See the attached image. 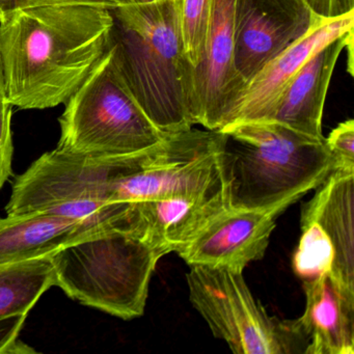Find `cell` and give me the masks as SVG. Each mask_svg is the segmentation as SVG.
Here are the masks:
<instances>
[{"label": "cell", "mask_w": 354, "mask_h": 354, "mask_svg": "<svg viewBox=\"0 0 354 354\" xmlns=\"http://www.w3.org/2000/svg\"><path fill=\"white\" fill-rule=\"evenodd\" d=\"M28 314L0 317V354L37 353L19 339Z\"/></svg>", "instance_id": "22"}, {"label": "cell", "mask_w": 354, "mask_h": 354, "mask_svg": "<svg viewBox=\"0 0 354 354\" xmlns=\"http://www.w3.org/2000/svg\"><path fill=\"white\" fill-rule=\"evenodd\" d=\"M354 171L333 169L304 204L299 243L292 258L298 277L329 274L354 290Z\"/></svg>", "instance_id": "9"}, {"label": "cell", "mask_w": 354, "mask_h": 354, "mask_svg": "<svg viewBox=\"0 0 354 354\" xmlns=\"http://www.w3.org/2000/svg\"><path fill=\"white\" fill-rule=\"evenodd\" d=\"M123 213L94 219L43 212L0 217V265L50 256L66 244L119 218Z\"/></svg>", "instance_id": "17"}, {"label": "cell", "mask_w": 354, "mask_h": 354, "mask_svg": "<svg viewBox=\"0 0 354 354\" xmlns=\"http://www.w3.org/2000/svg\"><path fill=\"white\" fill-rule=\"evenodd\" d=\"M306 310L296 319L304 354H354V290L321 274L304 281Z\"/></svg>", "instance_id": "15"}, {"label": "cell", "mask_w": 354, "mask_h": 354, "mask_svg": "<svg viewBox=\"0 0 354 354\" xmlns=\"http://www.w3.org/2000/svg\"><path fill=\"white\" fill-rule=\"evenodd\" d=\"M225 136L223 165L230 207L266 209L299 200L337 169L324 140L277 122H244Z\"/></svg>", "instance_id": "3"}, {"label": "cell", "mask_w": 354, "mask_h": 354, "mask_svg": "<svg viewBox=\"0 0 354 354\" xmlns=\"http://www.w3.org/2000/svg\"><path fill=\"white\" fill-rule=\"evenodd\" d=\"M342 15L354 13V0H335Z\"/></svg>", "instance_id": "24"}, {"label": "cell", "mask_w": 354, "mask_h": 354, "mask_svg": "<svg viewBox=\"0 0 354 354\" xmlns=\"http://www.w3.org/2000/svg\"><path fill=\"white\" fill-rule=\"evenodd\" d=\"M147 1H152V0H111V3L115 6L128 5V3H147Z\"/></svg>", "instance_id": "26"}, {"label": "cell", "mask_w": 354, "mask_h": 354, "mask_svg": "<svg viewBox=\"0 0 354 354\" xmlns=\"http://www.w3.org/2000/svg\"><path fill=\"white\" fill-rule=\"evenodd\" d=\"M235 0H212L204 53L192 76L194 125L219 130L240 88L234 67Z\"/></svg>", "instance_id": "12"}, {"label": "cell", "mask_w": 354, "mask_h": 354, "mask_svg": "<svg viewBox=\"0 0 354 354\" xmlns=\"http://www.w3.org/2000/svg\"><path fill=\"white\" fill-rule=\"evenodd\" d=\"M57 3H94V5L115 7L111 0H0V17L3 14L12 13L19 10L57 5Z\"/></svg>", "instance_id": "23"}, {"label": "cell", "mask_w": 354, "mask_h": 354, "mask_svg": "<svg viewBox=\"0 0 354 354\" xmlns=\"http://www.w3.org/2000/svg\"><path fill=\"white\" fill-rule=\"evenodd\" d=\"M354 13L326 18L269 62L244 86L221 129L244 122H269L286 88L304 64L319 49L353 30ZM219 129V130H221Z\"/></svg>", "instance_id": "13"}, {"label": "cell", "mask_w": 354, "mask_h": 354, "mask_svg": "<svg viewBox=\"0 0 354 354\" xmlns=\"http://www.w3.org/2000/svg\"><path fill=\"white\" fill-rule=\"evenodd\" d=\"M144 152L96 157L55 148L16 178L6 212H43L82 219L121 214L128 203H109L113 187L120 178L138 167Z\"/></svg>", "instance_id": "6"}, {"label": "cell", "mask_w": 354, "mask_h": 354, "mask_svg": "<svg viewBox=\"0 0 354 354\" xmlns=\"http://www.w3.org/2000/svg\"><path fill=\"white\" fill-rule=\"evenodd\" d=\"M65 104L57 147L64 152L127 156L153 148L167 136L138 104L111 46Z\"/></svg>", "instance_id": "5"}, {"label": "cell", "mask_w": 354, "mask_h": 354, "mask_svg": "<svg viewBox=\"0 0 354 354\" xmlns=\"http://www.w3.org/2000/svg\"><path fill=\"white\" fill-rule=\"evenodd\" d=\"M225 136L192 127L145 151L138 167L115 182L111 204L215 194L227 189Z\"/></svg>", "instance_id": "8"}, {"label": "cell", "mask_w": 354, "mask_h": 354, "mask_svg": "<svg viewBox=\"0 0 354 354\" xmlns=\"http://www.w3.org/2000/svg\"><path fill=\"white\" fill-rule=\"evenodd\" d=\"M296 198L266 209L227 210L212 219L177 252L188 266L229 267L243 271L265 256L277 221Z\"/></svg>", "instance_id": "11"}, {"label": "cell", "mask_w": 354, "mask_h": 354, "mask_svg": "<svg viewBox=\"0 0 354 354\" xmlns=\"http://www.w3.org/2000/svg\"><path fill=\"white\" fill-rule=\"evenodd\" d=\"M13 106L7 101L0 104V189L12 176L14 145L12 133Z\"/></svg>", "instance_id": "21"}, {"label": "cell", "mask_w": 354, "mask_h": 354, "mask_svg": "<svg viewBox=\"0 0 354 354\" xmlns=\"http://www.w3.org/2000/svg\"><path fill=\"white\" fill-rule=\"evenodd\" d=\"M111 7L57 3L0 17L6 101L20 109L65 104L111 46Z\"/></svg>", "instance_id": "1"}, {"label": "cell", "mask_w": 354, "mask_h": 354, "mask_svg": "<svg viewBox=\"0 0 354 354\" xmlns=\"http://www.w3.org/2000/svg\"><path fill=\"white\" fill-rule=\"evenodd\" d=\"M111 47L138 104L165 133L194 127V67L184 51L176 0L111 8Z\"/></svg>", "instance_id": "2"}, {"label": "cell", "mask_w": 354, "mask_h": 354, "mask_svg": "<svg viewBox=\"0 0 354 354\" xmlns=\"http://www.w3.org/2000/svg\"><path fill=\"white\" fill-rule=\"evenodd\" d=\"M125 213L55 250L49 260L55 286L70 298L132 320L144 315L162 257L124 225Z\"/></svg>", "instance_id": "4"}, {"label": "cell", "mask_w": 354, "mask_h": 354, "mask_svg": "<svg viewBox=\"0 0 354 354\" xmlns=\"http://www.w3.org/2000/svg\"><path fill=\"white\" fill-rule=\"evenodd\" d=\"M227 208V189L202 196L129 203L125 225L165 257L187 245Z\"/></svg>", "instance_id": "14"}, {"label": "cell", "mask_w": 354, "mask_h": 354, "mask_svg": "<svg viewBox=\"0 0 354 354\" xmlns=\"http://www.w3.org/2000/svg\"><path fill=\"white\" fill-rule=\"evenodd\" d=\"M184 51L192 67L204 53L212 0H176Z\"/></svg>", "instance_id": "19"}, {"label": "cell", "mask_w": 354, "mask_h": 354, "mask_svg": "<svg viewBox=\"0 0 354 354\" xmlns=\"http://www.w3.org/2000/svg\"><path fill=\"white\" fill-rule=\"evenodd\" d=\"M325 145L335 159L337 169L354 171L353 120L339 123L325 138Z\"/></svg>", "instance_id": "20"}, {"label": "cell", "mask_w": 354, "mask_h": 354, "mask_svg": "<svg viewBox=\"0 0 354 354\" xmlns=\"http://www.w3.org/2000/svg\"><path fill=\"white\" fill-rule=\"evenodd\" d=\"M6 101L5 75H3V62L0 55V104Z\"/></svg>", "instance_id": "25"}, {"label": "cell", "mask_w": 354, "mask_h": 354, "mask_svg": "<svg viewBox=\"0 0 354 354\" xmlns=\"http://www.w3.org/2000/svg\"><path fill=\"white\" fill-rule=\"evenodd\" d=\"M326 18L331 17L314 11L308 0H235L234 67L240 94L269 62Z\"/></svg>", "instance_id": "10"}, {"label": "cell", "mask_w": 354, "mask_h": 354, "mask_svg": "<svg viewBox=\"0 0 354 354\" xmlns=\"http://www.w3.org/2000/svg\"><path fill=\"white\" fill-rule=\"evenodd\" d=\"M189 300L217 339L237 354H304L297 321L270 316L250 291L243 271L190 266Z\"/></svg>", "instance_id": "7"}, {"label": "cell", "mask_w": 354, "mask_h": 354, "mask_svg": "<svg viewBox=\"0 0 354 354\" xmlns=\"http://www.w3.org/2000/svg\"><path fill=\"white\" fill-rule=\"evenodd\" d=\"M51 287L55 274L49 256L0 265V317L28 314Z\"/></svg>", "instance_id": "18"}, {"label": "cell", "mask_w": 354, "mask_h": 354, "mask_svg": "<svg viewBox=\"0 0 354 354\" xmlns=\"http://www.w3.org/2000/svg\"><path fill=\"white\" fill-rule=\"evenodd\" d=\"M353 43V30L310 55L281 95L269 122H277L317 140H324L322 118L327 91L342 51Z\"/></svg>", "instance_id": "16"}]
</instances>
